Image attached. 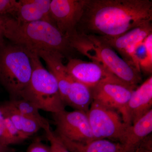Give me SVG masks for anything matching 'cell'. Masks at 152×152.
Listing matches in <instances>:
<instances>
[{
    "mask_svg": "<svg viewBox=\"0 0 152 152\" xmlns=\"http://www.w3.org/2000/svg\"><path fill=\"white\" fill-rule=\"evenodd\" d=\"M152 20L150 0H86L76 32L114 38Z\"/></svg>",
    "mask_w": 152,
    "mask_h": 152,
    "instance_id": "cell-1",
    "label": "cell"
},
{
    "mask_svg": "<svg viewBox=\"0 0 152 152\" xmlns=\"http://www.w3.org/2000/svg\"><path fill=\"white\" fill-rule=\"evenodd\" d=\"M150 136L146 138L138 146L127 152H152V138L150 137Z\"/></svg>",
    "mask_w": 152,
    "mask_h": 152,
    "instance_id": "cell-26",
    "label": "cell"
},
{
    "mask_svg": "<svg viewBox=\"0 0 152 152\" xmlns=\"http://www.w3.org/2000/svg\"><path fill=\"white\" fill-rule=\"evenodd\" d=\"M4 39L3 34L2 20L1 17L0 15V44L2 43L5 41Z\"/></svg>",
    "mask_w": 152,
    "mask_h": 152,
    "instance_id": "cell-27",
    "label": "cell"
},
{
    "mask_svg": "<svg viewBox=\"0 0 152 152\" xmlns=\"http://www.w3.org/2000/svg\"><path fill=\"white\" fill-rule=\"evenodd\" d=\"M18 1V10L12 17L18 22L45 21L53 23L50 16L51 0H20Z\"/></svg>",
    "mask_w": 152,
    "mask_h": 152,
    "instance_id": "cell-14",
    "label": "cell"
},
{
    "mask_svg": "<svg viewBox=\"0 0 152 152\" xmlns=\"http://www.w3.org/2000/svg\"><path fill=\"white\" fill-rule=\"evenodd\" d=\"M152 75L139 87L133 90L127 107L128 124L136 122L152 110Z\"/></svg>",
    "mask_w": 152,
    "mask_h": 152,
    "instance_id": "cell-12",
    "label": "cell"
},
{
    "mask_svg": "<svg viewBox=\"0 0 152 152\" xmlns=\"http://www.w3.org/2000/svg\"><path fill=\"white\" fill-rule=\"evenodd\" d=\"M12 150L9 148V147L0 144V152H11Z\"/></svg>",
    "mask_w": 152,
    "mask_h": 152,
    "instance_id": "cell-28",
    "label": "cell"
},
{
    "mask_svg": "<svg viewBox=\"0 0 152 152\" xmlns=\"http://www.w3.org/2000/svg\"><path fill=\"white\" fill-rule=\"evenodd\" d=\"M57 136L70 152H127L129 151L122 144L105 139L96 140L87 143H82L71 141L62 137Z\"/></svg>",
    "mask_w": 152,
    "mask_h": 152,
    "instance_id": "cell-16",
    "label": "cell"
},
{
    "mask_svg": "<svg viewBox=\"0 0 152 152\" xmlns=\"http://www.w3.org/2000/svg\"><path fill=\"white\" fill-rule=\"evenodd\" d=\"M86 0H52L50 16L63 34L69 37L76 32L81 18Z\"/></svg>",
    "mask_w": 152,
    "mask_h": 152,
    "instance_id": "cell-9",
    "label": "cell"
},
{
    "mask_svg": "<svg viewBox=\"0 0 152 152\" xmlns=\"http://www.w3.org/2000/svg\"><path fill=\"white\" fill-rule=\"evenodd\" d=\"M96 140H109L122 144L129 126L118 112L94 102L87 113Z\"/></svg>",
    "mask_w": 152,
    "mask_h": 152,
    "instance_id": "cell-6",
    "label": "cell"
},
{
    "mask_svg": "<svg viewBox=\"0 0 152 152\" xmlns=\"http://www.w3.org/2000/svg\"><path fill=\"white\" fill-rule=\"evenodd\" d=\"M48 140L50 142L51 152H70L66 148L61 139L52 131L50 126L44 129Z\"/></svg>",
    "mask_w": 152,
    "mask_h": 152,
    "instance_id": "cell-22",
    "label": "cell"
},
{
    "mask_svg": "<svg viewBox=\"0 0 152 152\" xmlns=\"http://www.w3.org/2000/svg\"><path fill=\"white\" fill-rule=\"evenodd\" d=\"M0 144L9 147L11 145L10 141L7 133L5 124L4 116L1 109L0 107Z\"/></svg>",
    "mask_w": 152,
    "mask_h": 152,
    "instance_id": "cell-24",
    "label": "cell"
},
{
    "mask_svg": "<svg viewBox=\"0 0 152 152\" xmlns=\"http://www.w3.org/2000/svg\"><path fill=\"white\" fill-rule=\"evenodd\" d=\"M152 132V109L127 129L123 142L129 151L138 146Z\"/></svg>",
    "mask_w": 152,
    "mask_h": 152,
    "instance_id": "cell-15",
    "label": "cell"
},
{
    "mask_svg": "<svg viewBox=\"0 0 152 152\" xmlns=\"http://www.w3.org/2000/svg\"><path fill=\"white\" fill-rule=\"evenodd\" d=\"M2 112L4 116L6 129L10 141L11 145L20 143L27 139L18 130L8 115L3 111Z\"/></svg>",
    "mask_w": 152,
    "mask_h": 152,
    "instance_id": "cell-21",
    "label": "cell"
},
{
    "mask_svg": "<svg viewBox=\"0 0 152 152\" xmlns=\"http://www.w3.org/2000/svg\"><path fill=\"white\" fill-rule=\"evenodd\" d=\"M1 16L4 37L28 51L37 53L39 51H56L69 59L76 51L67 37L53 23L45 21L20 23L10 16Z\"/></svg>",
    "mask_w": 152,
    "mask_h": 152,
    "instance_id": "cell-2",
    "label": "cell"
},
{
    "mask_svg": "<svg viewBox=\"0 0 152 152\" xmlns=\"http://www.w3.org/2000/svg\"><path fill=\"white\" fill-rule=\"evenodd\" d=\"M31 61L28 51L5 41L0 44V83L11 99H21L31 76Z\"/></svg>",
    "mask_w": 152,
    "mask_h": 152,
    "instance_id": "cell-4",
    "label": "cell"
},
{
    "mask_svg": "<svg viewBox=\"0 0 152 152\" xmlns=\"http://www.w3.org/2000/svg\"><path fill=\"white\" fill-rule=\"evenodd\" d=\"M66 66L74 80L91 88L105 83L126 84L103 66L95 62L72 58L69 59Z\"/></svg>",
    "mask_w": 152,
    "mask_h": 152,
    "instance_id": "cell-10",
    "label": "cell"
},
{
    "mask_svg": "<svg viewBox=\"0 0 152 152\" xmlns=\"http://www.w3.org/2000/svg\"><path fill=\"white\" fill-rule=\"evenodd\" d=\"M5 103L15 111L37 121L42 125L43 129L50 127L48 120L40 113L39 110L29 101L20 99H11Z\"/></svg>",
    "mask_w": 152,
    "mask_h": 152,
    "instance_id": "cell-20",
    "label": "cell"
},
{
    "mask_svg": "<svg viewBox=\"0 0 152 152\" xmlns=\"http://www.w3.org/2000/svg\"><path fill=\"white\" fill-rule=\"evenodd\" d=\"M27 152H51L50 146L39 140L33 142L28 147Z\"/></svg>",
    "mask_w": 152,
    "mask_h": 152,
    "instance_id": "cell-25",
    "label": "cell"
},
{
    "mask_svg": "<svg viewBox=\"0 0 152 152\" xmlns=\"http://www.w3.org/2000/svg\"><path fill=\"white\" fill-rule=\"evenodd\" d=\"M151 33L152 22H150L130 30L117 37H102L116 52H118L117 53L123 60L135 69L132 58L134 50L138 44L143 42Z\"/></svg>",
    "mask_w": 152,
    "mask_h": 152,
    "instance_id": "cell-11",
    "label": "cell"
},
{
    "mask_svg": "<svg viewBox=\"0 0 152 152\" xmlns=\"http://www.w3.org/2000/svg\"><path fill=\"white\" fill-rule=\"evenodd\" d=\"M93 102L91 88L74 80L70 86L65 100L66 106H69L76 110L87 113Z\"/></svg>",
    "mask_w": 152,
    "mask_h": 152,
    "instance_id": "cell-17",
    "label": "cell"
},
{
    "mask_svg": "<svg viewBox=\"0 0 152 152\" xmlns=\"http://www.w3.org/2000/svg\"><path fill=\"white\" fill-rule=\"evenodd\" d=\"M18 1L0 0V15L14 17L18 10Z\"/></svg>",
    "mask_w": 152,
    "mask_h": 152,
    "instance_id": "cell-23",
    "label": "cell"
},
{
    "mask_svg": "<svg viewBox=\"0 0 152 152\" xmlns=\"http://www.w3.org/2000/svg\"><path fill=\"white\" fill-rule=\"evenodd\" d=\"M134 67L141 73L152 75V33L137 45L132 55Z\"/></svg>",
    "mask_w": 152,
    "mask_h": 152,
    "instance_id": "cell-18",
    "label": "cell"
},
{
    "mask_svg": "<svg viewBox=\"0 0 152 152\" xmlns=\"http://www.w3.org/2000/svg\"><path fill=\"white\" fill-rule=\"evenodd\" d=\"M31 61V76L21 99L29 101L39 110L52 113L65 110L56 80L41 63L36 53L29 52Z\"/></svg>",
    "mask_w": 152,
    "mask_h": 152,
    "instance_id": "cell-5",
    "label": "cell"
},
{
    "mask_svg": "<svg viewBox=\"0 0 152 152\" xmlns=\"http://www.w3.org/2000/svg\"><path fill=\"white\" fill-rule=\"evenodd\" d=\"M0 107L10 117L18 130L27 139L43 129L42 125L37 121L15 111L5 103L0 105Z\"/></svg>",
    "mask_w": 152,
    "mask_h": 152,
    "instance_id": "cell-19",
    "label": "cell"
},
{
    "mask_svg": "<svg viewBox=\"0 0 152 152\" xmlns=\"http://www.w3.org/2000/svg\"><path fill=\"white\" fill-rule=\"evenodd\" d=\"M136 88L126 84L105 83L91 89L94 102L118 112L124 122L129 125L128 103L133 90Z\"/></svg>",
    "mask_w": 152,
    "mask_h": 152,
    "instance_id": "cell-8",
    "label": "cell"
},
{
    "mask_svg": "<svg viewBox=\"0 0 152 152\" xmlns=\"http://www.w3.org/2000/svg\"><path fill=\"white\" fill-rule=\"evenodd\" d=\"M57 136L71 141L87 143L96 140L90 126L87 113L65 110L52 113Z\"/></svg>",
    "mask_w": 152,
    "mask_h": 152,
    "instance_id": "cell-7",
    "label": "cell"
},
{
    "mask_svg": "<svg viewBox=\"0 0 152 152\" xmlns=\"http://www.w3.org/2000/svg\"><path fill=\"white\" fill-rule=\"evenodd\" d=\"M37 54L45 61L48 70L56 80L61 98L64 103L70 86L74 80L63 64V59L64 57L56 51H39Z\"/></svg>",
    "mask_w": 152,
    "mask_h": 152,
    "instance_id": "cell-13",
    "label": "cell"
},
{
    "mask_svg": "<svg viewBox=\"0 0 152 152\" xmlns=\"http://www.w3.org/2000/svg\"><path fill=\"white\" fill-rule=\"evenodd\" d=\"M68 38L75 51L102 65L126 84L136 88L141 81V73L128 64L102 37L75 32Z\"/></svg>",
    "mask_w": 152,
    "mask_h": 152,
    "instance_id": "cell-3",
    "label": "cell"
}]
</instances>
